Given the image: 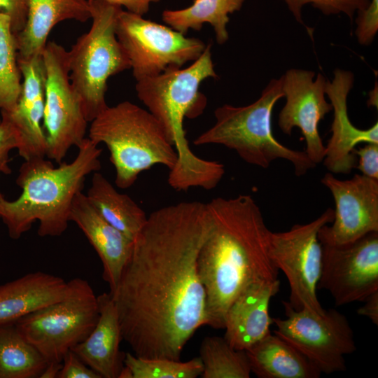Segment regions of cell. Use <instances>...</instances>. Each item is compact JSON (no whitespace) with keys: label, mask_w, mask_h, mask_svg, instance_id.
<instances>
[{"label":"cell","mask_w":378,"mask_h":378,"mask_svg":"<svg viewBox=\"0 0 378 378\" xmlns=\"http://www.w3.org/2000/svg\"><path fill=\"white\" fill-rule=\"evenodd\" d=\"M67 288L64 279L41 271L0 285V325L15 323L59 300Z\"/></svg>","instance_id":"obj_22"},{"label":"cell","mask_w":378,"mask_h":378,"mask_svg":"<svg viewBox=\"0 0 378 378\" xmlns=\"http://www.w3.org/2000/svg\"><path fill=\"white\" fill-rule=\"evenodd\" d=\"M245 351L251 372L259 378H318L321 374L304 355L271 332Z\"/></svg>","instance_id":"obj_23"},{"label":"cell","mask_w":378,"mask_h":378,"mask_svg":"<svg viewBox=\"0 0 378 378\" xmlns=\"http://www.w3.org/2000/svg\"><path fill=\"white\" fill-rule=\"evenodd\" d=\"M27 15L22 30L15 35L18 60L41 56L48 37L59 22L90 19L89 0H27Z\"/></svg>","instance_id":"obj_21"},{"label":"cell","mask_w":378,"mask_h":378,"mask_svg":"<svg viewBox=\"0 0 378 378\" xmlns=\"http://www.w3.org/2000/svg\"><path fill=\"white\" fill-rule=\"evenodd\" d=\"M295 20L303 24L302 8L306 4H311L320 10L324 15L344 13L351 20L354 14L366 8L370 0H284Z\"/></svg>","instance_id":"obj_30"},{"label":"cell","mask_w":378,"mask_h":378,"mask_svg":"<svg viewBox=\"0 0 378 378\" xmlns=\"http://www.w3.org/2000/svg\"><path fill=\"white\" fill-rule=\"evenodd\" d=\"M76 158L55 167L45 158L24 160L16 183L22 189L19 197L8 201L0 192V218L9 236L17 239L38 220V234L57 237L68 227L71 204L81 192L85 178L101 168L102 149L88 137L78 146Z\"/></svg>","instance_id":"obj_4"},{"label":"cell","mask_w":378,"mask_h":378,"mask_svg":"<svg viewBox=\"0 0 378 378\" xmlns=\"http://www.w3.org/2000/svg\"><path fill=\"white\" fill-rule=\"evenodd\" d=\"M331 82L327 80L326 94L334 111L331 125L332 135L326 146L323 160L332 174H349L356 167L355 147L359 143H378V123L366 130L356 127L351 123L347 111V96L353 88L354 74L336 69Z\"/></svg>","instance_id":"obj_16"},{"label":"cell","mask_w":378,"mask_h":378,"mask_svg":"<svg viewBox=\"0 0 378 378\" xmlns=\"http://www.w3.org/2000/svg\"><path fill=\"white\" fill-rule=\"evenodd\" d=\"M333 219L334 210L329 208L310 223L294 225L286 232L270 233V259L288 279V302L295 310L306 309L317 314L326 312L316 295L322 261L318 234L321 227Z\"/></svg>","instance_id":"obj_11"},{"label":"cell","mask_w":378,"mask_h":378,"mask_svg":"<svg viewBox=\"0 0 378 378\" xmlns=\"http://www.w3.org/2000/svg\"><path fill=\"white\" fill-rule=\"evenodd\" d=\"M279 288L278 279H259L238 294L226 312L223 328V337L232 347L246 351L270 333V303Z\"/></svg>","instance_id":"obj_18"},{"label":"cell","mask_w":378,"mask_h":378,"mask_svg":"<svg viewBox=\"0 0 378 378\" xmlns=\"http://www.w3.org/2000/svg\"><path fill=\"white\" fill-rule=\"evenodd\" d=\"M356 36L360 44L369 46L378 31V0H370L368 6L356 12Z\"/></svg>","instance_id":"obj_31"},{"label":"cell","mask_w":378,"mask_h":378,"mask_svg":"<svg viewBox=\"0 0 378 378\" xmlns=\"http://www.w3.org/2000/svg\"><path fill=\"white\" fill-rule=\"evenodd\" d=\"M19 141L17 132L10 122L4 115H1L0 122V172L10 174L11 169L8 165L9 153L13 148H18Z\"/></svg>","instance_id":"obj_32"},{"label":"cell","mask_w":378,"mask_h":378,"mask_svg":"<svg viewBox=\"0 0 378 378\" xmlns=\"http://www.w3.org/2000/svg\"><path fill=\"white\" fill-rule=\"evenodd\" d=\"M202 378H249L251 368L246 351L232 347L224 337L208 336L200 346Z\"/></svg>","instance_id":"obj_27"},{"label":"cell","mask_w":378,"mask_h":378,"mask_svg":"<svg viewBox=\"0 0 378 378\" xmlns=\"http://www.w3.org/2000/svg\"><path fill=\"white\" fill-rule=\"evenodd\" d=\"M62 362H48L39 378H57Z\"/></svg>","instance_id":"obj_38"},{"label":"cell","mask_w":378,"mask_h":378,"mask_svg":"<svg viewBox=\"0 0 378 378\" xmlns=\"http://www.w3.org/2000/svg\"><path fill=\"white\" fill-rule=\"evenodd\" d=\"M108 3L117 5L126 10L140 15L146 14L152 4L158 3L160 0H104Z\"/></svg>","instance_id":"obj_36"},{"label":"cell","mask_w":378,"mask_h":378,"mask_svg":"<svg viewBox=\"0 0 378 378\" xmlns=\"http://www.w3.org/2000/svg\"><path fill=\"white\" fill-rule=\"evenodd\" d=\"M123 364L130 371L132 378H196L203 371L200 357L181 362L169 358H146L126 353Z\"/></svg>","instance_id":"obj_29"},{"label":"cell","mask_w":378,"mask_h":378,"mask_svg":"<svg viewBox=\"0 0 378 378\" xmlns=\"http://www.w3.org/2000/svg\"><path fill=\"white\" fill-rule=\"evenodd\" d=\"M310 70L291 69L281 76L286 104L279 115L278 125L283 133L290 135L298 127L306 141L305 153L316 164L323 162L326 146L319 135L318 125L332 110L326 99L327 80Z\"/></svg>","instance_id":"obj_15"},{"label":"cell","mask_w":378,"mask_h":378,"mask_svg":"<svg viewBox=\"0 0 378 378\" xmlns=\"http://www.w3.org/2000/svg\"><path fill=\"white\" fill-rule=\"evenodd\" d=\"M286 318H272L274 334L292 345L321 373L346 370V355L356 350L354 331L347 318L335 309L323 314L306 309L295 310L282 301Z\"/></svg>","instance_id":"obj_10"},{"label":"cell","mask_w":378,"mask_h":378,"mask_svg":"<svg viewBox=\"0 0 378 378\" xmlns=\"http://www.w3.org/2000/svg\"><path fill=\"white\" fill-rule=\"evenodd\" d=\"M317 289H325L336 306L364 301L378 290V232L342 246L322 244Z\"/></svg>","instance_id":"obj_13"},{"label":"cell","mask_w":378,"mask_h":378,"mask_svg":"<svg viewBox=\"0 0 378 378\" xmlns=\"http://www.w3.org/2000/svg\"><path fill=\"white\" fill-rule=\"evenodd\" d=\"M97 296L81 278L68 281L65 295L15 324L48 362H62L66 352L84 341L99 318Z\"/></svg>","instance_id":"obj_8"},{"label":"cell","mask_w":378,"mask_h":378,"mask_svg":"<svg viewBox=\"0 0 378 378\" xmlns=\"http://www.w3.org/2000/svg\"><path fill=\"white\" fill-rule=\"evenodd\" d=\"M99 214L134 240L145 225V211L127 195L119 192L99 171L93 173L86 195Z\"/></svg>","instance_id":"obj_24"},{"label":"cell","mask_w":378,"mask_h":378,"mask_svg":"<svg viewBox=\"0 0 378 378\" xmlns=\"http://www.w3.org/2000/svg\"><path fill=\"white\" fill-rule=\"evenodd\" d=\"M321 183L331 192L335 204L331 225H323L318 237L322 244L342 246L378 232V179L356 174L340 180L329 172Z\"/></svg>","instance_id":"obj_14"},{"label":"cell","mask_w":378,"mask_h":378,"mask_svg":"<svg viewBox=\"0 0 378 378\" xmlns=\"http://www.w3.org/2000/svg\"><path fill=\"white\" fill-rule=\"evenodd\" d=\"M69 220L82 230L100 258L103 279L112 292L131 255L134 240L108 223L82 191L73 200Z\"/></svg>","instance_id":"obj_19"},{"label":"cell","mask_w":378,"mask_h":378,"mask_svg":"<svg viewBox=\"0 0 378 378\" xmlns=\"http://www.w3.org/2000/svg\"><path fill=\"white\" fill-rule=\"evenodd\" d=\"M0 13L10 18L12 29L16 35L22 30L26 23L27 0H0Z\"/></svg>","instance_id":"obj_35"},{"label":"cell","mask_w":378,"mask_h":378,"mask_svg":"<svg viewBox=\"0 0 378 378\" xmlns=\"http://www.w3.org/2000/svg\"><path fill=\"white\" fill-rule=\"evenodd\" d=\"M365 304L357 310V314L368 318L374 325H378V290L370 295Z\"/></svg>","instance_id":"obj_37"},{"label":"cell","mask_w":378,"mask_h":378,"mask_svg":"<svg viewBox=\"0 0 378 378\" xmlns=\"http://www.w3.org/2000/svg\"><path fill=\"white\" fill-rule=\"evenodd\" d=\"M354 153L358 156L356 167L361 174L378 179V143H366L363 147L355 149Z\"/></svg>","instance_id":"obj_34"},{"label":"cell","mask_w":378,"mask_h":378,"mask_svg":"<svg viewBox=\"0 0 378 378\" xmlns=\"http://www.w3.org/2000/svg\"><path fill=\"white\" fill-rule=\"evenodd\" d=\"M22 74V91L15 107L1 111L15 128L18 154L24 160L46 156V137L41 125L45 102L46 70L40 57L18 60Z\"/></svg>","instance_id":"obj_17"},{"label":"cell","mask_w":378,"mask_h":378,"mask_svg":"<svg viewBox=\"0 0 378 378\" xmlns=\"http://www.w3.org/2000/svg\"><path fill=\"white\" fill-rule=\"evenodd\" d=\"M211 220L206 204L181 202L153 211L133 242L116 288L122 340L136 356L180 360L206 325V293L197 267Z\"/></svg>","instance_id":"obj_1"},{"label":"cell","mask_w":378,"mask_h":378,"mask_svg":"<svg viewBox=\"0 0 378 378\" xmlns=\"http://www.w3.org/2000/svg\"><path fill=\"white\" fill-rule=\"evenodd\" d=\"M97 302L96 326L84 341L71 349L102 378H118L125 355L120 351L122 337L118 312L110 293L98 295Z\"/></svg>","instance_id":"obj_20"},{"label":"cell","mask_w":378,"mask_h":378,"mask_svg":"<svg viewBox=\"0 0 378 378\" xmlns=\"http://www.w3.org/2000/svg\"><path fill=\"white\" fill-rule=\"evenodd\" d=\"M284 96L281 77L271 80L254 102L244 106L224 104L214 111L216 122L193 141L196 146L218 144L234 150L246 162L267 168L276 159L293 164L297 176L316 167L305 151L279 142L272 131V109Z\"/></svg>","instance_id":"obj_6"},{"label":"cell","mask_w":378,"mask_h":378,"mask_svg":"<svg viewBox=\"0 0 378 378\" xmlns=\"http://www.w3.org/2000/svg\"><path fill=\"white\" fill-rule=\"evenodd\" d=\"M92 24L68 51L69 78L85 117L92 121L108 105V78L130 69L129 59L115 34L122 8L104 0H89Z\"/></svg>","instance_id":"obj_7"},{"label":"cell","mask_w":378,"mask_h":378,"mask_svg":"<svg viewBox=\"0 0 378 378\" xmlns=\"http://www.w3.org/2000/svg\"><path fill=\"white\" fill-rule=\"evenodd\" d=\"M0 122H1V118H0Z\"/></svg>","instance_id":"obj_40"},{"label":"cell","mask_w":378,"mask_h":378,"mask_svg":"<svg viewBox=\"0 0 378 378\" xmlns=\"http://www.w3.org/2000/svg\"><path fill=\"white\" fill-rule=\"evenodd\" d=\"M375 94H377V88L376 86V88H374L372 91H371L369 94L370 99L368 102V104L370 106H376L377 107V94L375 95Z\"/></svg>","instance_id":"obj_39"},{"label":"cell","mask_w":378,"mask_h":378,"mask_svg":"<svg viewBox=\"0 0 378 378\" xmlns=\"http://www.w3.org/2000/svg\"><path fill=\"white\" fill-rule=\"evenodd\" d=\"M211 227L198 255L206 293V325L224 328L226 312L241 290L259 279H277L269 255L270 230L250 195L206 203Z\"/></svg>","instance_id":"obj_2"},{"label":"cell","mask_w":378,"mask_h":378,"mask_svg":"<svg viewBox=\"0 0 378 378\" xmlns=\"http://www.w3.org/2000/svg\"><path fill=\"white\" fill-rule=\"evenodd\" d=\"M47 364L15 323L0 325V378H39Z\"/></svg>","instance_id":"obj_26"},{"label":"cell","mask_w":378,"mask_h":378,"mask_svg":"<svg viewBox=\"0 0 378 378\" xmlns=\"http://www.w3.org/2000/svg\"><path fill=\"white\" fill-rule=\"evenodd\" d=\"M115 34L136 81L194 62L206 46L199 38L186 36L169 26L122 8L118 15Z\"/></svg>","instance_id":"obj_9"},{"label":"cell","mask_w":378,"mask_h":378,"mask_svg":"<svg viewBox=\"0 0 378 378\" xmlns=\"http://www.w3.org/2000/svg\"><path fill=\"white\" fill-rule=\"evenodd\" d=\"M88 138L104 144L115 171V185L131 187L155 164L171 170L178 160L161 125L148 111L129 101L107 106L90 122Z\"/></svg>","instance_id":"obj_5"},{"label":"cell","mask_w":378,"mask_h":378,"mask_svg":"<svg viewBox=\"0 0 378 378\" xmlns=\"http://www.w3.org/2000/svg\"><path fill=\"white\" fill-rule=\"evenodd\" d=\"M46 70L43 128L46 156L61 163L69 148L85 138L87 121L69 78L68 50L48 41L42 53Z\"/></svg>","instance_id":"obj_12"},{"label":"cell","mask_w":378,"mask_h":378,"mask_svg":"<svg viewBox=\"0 0 378 378\" xmlns=\"http://www.w3.org/2000/svg\"><path fill=\"white\" fill-rule=\"evenodd\" d=\"M211 57V45L186 68L171 67L154 76L136 81L138 98L147 107L164 130L178 155L176 165L169 170L168 183L177 191L191 188L212 190L225 174L224 165L196 155L186 136V118L200 115L206 106V98L200 91L201 83L217 78Z\"/></svg>","instance_id":"obj_3"},{"label":"cell","mask_w":378,"mask_h":378,"mask_svg":"<svg viewBox=\"0 0 378 378\" xmlns=\"http://www.w3.org/2000/svg\"><path fill=\"white\" fill-rule=\"evenodd\" d=\"M22 77L10 18L0 13V111L10 112L22 91Z\"/></svg>","instance_id":"obj_28"},{"label":"cell","mask_w":378,"mask_h":378,"mask_svg":"<svg viewBox=\"0 0 378 378\" xmlns=\"http://www.w3.org/2000/svg\"><path fill=\"white\" fill-rule=\"evenodd\" d=\"M245 0H194L184 8L166 9L162 13L163 22L173 29L186 34L189 29L200 31L204 23L211 24L218 44L229 38L227 24L229 15L239 10Z\"/></svg>","instance_id":"obj_25"},{"label":"cell","mask_w":378,"mask_h":378,"mask_svg":"<svg viewBox=\"0 0 378 378\" xmlns=\"http://www.w3.org/2000/svg\"><path fill=\"white\" fill-rule=\"evenodd\" d=\"M57 378H102L94 370L88 367L71 349L62 360V368Z\"/></svg>","instance_id":"obj_33"}]
</instances>
